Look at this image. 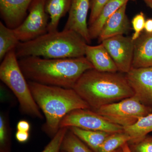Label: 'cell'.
<instances>
[{
	"label": "cell",
	"mask_w": 152,
	"mask_h": 152,
	"mask_svg": "<svg viewBox=\"0 0 152 152\" xmlns=\"http://www.w3.org/2000/svg\"><path fill=\"white\" fill-rule=\"evenodd\" d=\"M18 61L28 81L66 88H73L85 72L94 69L85 56L60 59L30 56L20 58Z\"/></svg>",
	"instance_id": "obj_1"
},
{
	"label": "cell",
	"mask_w": 152,
	"mask_h": 152,
	"mask_svg": "<svg viewBox=\"0 0 152 152\" xmlns=\"http://www.w3.org/2000/svg\"><path fill=\"white\" fill-rule=\"evenodd\" d=\"M73 89L94 111L102 106L134 96L125 75L99 72L94 69L85 72Z\"/></svg>",
	"instance_id": "obj_2"
},
{
	"label": "cell",
	"mask_w": 152,
	"mask_h": 152,
	"mask_svg": "<svg viewBox=\"0 0 152 152\" xmlns=\"http://www.w3.org/2000/svg\"><path fill=\"white\" fill-rule=\"evenodd\" d=\"M36 103L45 118L43 130L53 137L60 129V125L66 115L72 111L89 109L88 104L74 89L47 86L28 82Z\"/></svg>",
	"instance_id": "obj_3"
},
{
	"label": "cell",
	"mask_w": 152,
	"mask_h": 152,
	"mask_svg": "<svg viewBox=\"0 0 152 152\" xmlns=\"http://www.w3.org/2000/svg\"><path fill=\"white\" fill-rule=\"evenodd\" d=\"M87 42L70 30L48 32L32 40L20 42L15 49L17 58L39 57L48 59L85 56Z\"/></svg>",
	"instance_id": "obj_4"
},
{
	"label": "cell",
	"mask_w": 152,
	"mask_h": 152,
	"mask_svg": "<svg viewBox=\"0 0 152 152\" xmlns=\"http://www.w3.org/2000/svg\"><path fill=\"white\" fill-rule=\"evenodd\" d=\"M18 58L15 49L6 55L0 65V79L13 93L23 113L42 119L43 116L33 98Z\"/></svg>",
	"instance_id": "obj_5"
},
{
	"label": "cell",
	"mask_w": 152,
	"mask_h": 152,
	"mask_svg": "<svg viewBox=\"0 0 152 152\" xmlns=\"http://www.w3.org/2000/svg\"><path fill=\"white\" fill-rule=\"evenodd\" d=\"M95 112L123 128L134 124L152 113V107L142 103L134 96L101 107Z\"/></svg>",
	"instance_id": "obj_6"
},
{
	"label": "cell",
	"mask_w": 152,
	"mask_h": 152,
	"mask_svg": "<svg viewBox=\"0 0 152 152\" xmlns=\"http://www.w3.org/2000/svg\"><path fill=\"white\" fill-rule=\"evenodd\" d=\"M71 127L109 133L124 131V128L121 126L110 122L100 114L89 109L75 110L66 115L61 121L60 128Z\"/></svg>",
	"instance_id": "obj_7"
},
{
	"label": "cell",
	"mask_w": 152,
	"mask_h": 152,
	"mask_svg": "<svg viewBox=\"0 0 152 152\" xmlns=\"http://www.w3.org/2000/svg\"><path fill=\"white\" fill-rule=\"evenodd\" d=\"M29 14L14 32L20 42L32 40L48 32L49 15L45 8V0H33Z\"/></svg>",
	"instance_id": "obj_8"
},
{
	"label": "cell",
	"mask_w": 152,
	"mask_h": 152,
	"mask_svg": "<svg viewBox=\"0 0 152 152\" xmlns=\"http://www.w3.org/2000/svg\"><path fill=\"white\" fill-rule=\"evenodd\" d=\"M110 56L118 72L126 74L132 68L134 41L132 37L119 35L102 42Z\"/></svg>",
	"instance_id": "obj_9"
},
{
	"label": "cell",
	"mask_w": 152,
	"mask_h": 152,
	"mask_svg": "<svg viewBox=\"0 0 152 152\" xmlns=\"http://www.w3.org/2000/svg\"><path fill=\"white\" fill-rule=\"evenodd\" d=\"M125 76L134 96L143 104L152 107V67L132 68Z\"/></svg>",
	"instance_id": "obj_10"
},
{
	"label": "cell",
	"mask_w": 152,
	"mask_h": 152,
	"mask_svg": "<svg viewBox=\"0 0 152 152\" xmlns=\"http://www.w3.org/2000/svg\"><path fill=\"white\" fill-rule=\"evenodd\" d=\"M90 7L91 0H72L67 21L64 29L77 33L88 44L91 43V41L87 23V17Z\"/></svg>",
	"instance_id": "obj_11"
},
{
	"label": "cell",
	"mask_w": 152,
	"mask_h": 152,
	"mask_svg": "<svg viewBox=\"0 0 152 152\" xmlns=\"http://www.w3.org/2000/svg\"><path fill=\"white\" fill-rule=\"evenodd\" d=\"M33 0H0V13L8 27L15 28L26 18Z\"/></svg>",
	"instance_id": "obj_12"
},
{
	"label": "cell",
	"mask_w": 152,
	"mask_h": 152,
	"mask_svg": "<svg viewBox=\"0 0 152 152\" xmlns=\"http://www.w3.org/2000/svg\"><path fill=\"white\" fill-rule=\"evenodd\" d=\"M127 4L123 5L106 21L98 37L99 42L115 36L124 35L128 32L130 25L126 13Z\"/></svg>",
	"instance_id": "obj_13"
},
{
	"label": "cell",
	"mask_w": 152,
	"mask_h": 152,
	"mask_svg": "<svg viewBox=\"0 0 152 152\" xmlns=\"http://www.w3.org/2000/svg\"><path fill=\"white\" fill-rule=\"evenodd\" d=\"M85 57L94 69L103 72H117L116 66L102 43L96 46L87 45Z\"/></svg>",
	"instance_id": "obj_14"
},
{
	"label": "cell",
	"mask_w": 152,
	"mask_h": 152,
	"mask_svg": "<svg viewBox=\"0 0 152 152\" xmlns=\"http://www.w3.org/2000/svg\"><path fill=\"white\" fill-rule=\"evenodd\" d=\"M152 67V33H143L134 41L132 68Z\"/></svg>",
	"instance_id": "obj_15"
},
{
	"label": "cell",
	"mask_w": 152,
	"mask_h": 152,
	"mask_svg": "<svg viewBox=\"0 0 152 152\" xmlns=\"http://www.w3.org/2000/svg\"><path fill=\"white\" fill-rule=\"evenodd\" d=\"M72 0H45V8L50 18L48 32L58 31L60 20L69 11Z\"/></svg>",
	"instance_id": "obj_16"
},
{
	"label": "cell",
	"mask_w": 152,
	"mask_h": 152,
	"mask_svg": "<svg viewBox=\"0 0 152 152\" xmlns=\"http://www.w3.org/2000/svg\"><path fill=\"white\" fill-rule=\"evenodd\" d=\"M129 0H110L102 9L99 15L91 25L88 26L91 39L99 37L103 26L110 17Z\"/></svg>",
	"instance_id": "obj_17"
},
{
	"label": "cell",
	"mask_w": 152,
	"mask_h": 152,
	"mask_svg": "<svg viewBox=\"0 0 152 152\" xmlns=\"http://www.w3.org/2000/svg\"><path fill=\"white\" fill-rule=\"evenodd\" d=\"M69 129L95 152H97L106 138L112 134L102 131L87 130L77 127Z\"/></svg>",
	"instance_id": "obj_18"
},
{
	"label": "cell",
	"mask_w": 152,
	"mask_h": 152,
	"mask_svg": "<svg viewBox=\"0 0 152 152\" xmlns=\"http://www.w3.org/2000/svg\"><path fill=\"white\" fill-rule=\"evenodd\" d=\"M132 140L128 143L140 140L152 132V113L139 119L134 124L124 127Z\"/></svg>",
	"instance_id": "obj_19"
},
{
	"label": "cell",
	"mask_w": 152,
	"mask_h": 152,
	"mask_svg": "<svg viewBox=\"0 0 152 152\" xmlns=\"http://www.w3.org/2000/svg\"><path fill=\"white\" fill-rule=\"evenodd\" d=\"M20 41L17 37L14 29L8 27L0 22V60L2 61L6 55L15 49Z\"/></svg>",
	"instance_id": "obj_20"
},
{
	"label": "cell",
	"mask_w": 152,
	"mask_h": 152,
	"mask_svg": "<svg viewBox=\"0 0 152 152\" xmlns=\"http://www.w3.org/2000/svg\"><path fill=\"white\" fill-rule=\"evenodd\" d=\"M132 138L124 131L112 133L104 140L97 152H115Z\"/></svg>",
	"instance_id": "obj_21"
},
{
	"label": "cell",
	"mask_w": 152,
	"mask_h": 152,
	"mask_svg": "<svg viewBox=\"0 0 152 152\" xmlns=\"http://www.w3.org/2000/svg\"><path fill=\"white\" fill-rule=\"evenodd\" d=\"M61 150L66 152H92L69 129L63 140Z\"/></svg>",
	"instance_id": "obj_22"
},
{
	"label": "cell",
	"mask_w": 152,
	"mask_h": 152,
	"mask_svg": "<svg viewBox=\"0 0 152 152\" xmlns=\"http://www.w3.org/2000/svg\"><path fill=\"white\" fill-rule=\"evenodd\" d=\"M10 128L8 120L3 113L0 115V149L1 152H9L10 149Z\"/></svg>",
	"instance_id": "obj_23"
},
{
	"label": "cell",
	"mask_w": 152,
	"mask_h": 152,
	"mask_svg": "<svg viewBox=\"0 0 152 152\" xmlns=\"http://www.w3.org/2000/svg\"><path fill=\"white\" fill-rule=\"evenodd\" d=\"M68 128H61L42 152H59Z\"/></svg>",
	"instance_id": "obj_24"
},
{
	"label": "cell",
	"mask_w": 152,
	"mask_h": 152,
	"mask_svg": "<svg viewBox=\"0 0 152 152\" xmlns=\"http://www.w3.org/2000/svg\"><path fill=\"white\" fill-rule=\"evenodd\" d=\"M128 143L132 152H152V136Z\"/></svg>",
	"instance_id": "obj_25"
},
{
	"label": "cell",
	"mask_w": 152,
	"mask_h": 152,
	"mask_svg": "<svg viewBox=\"0 0 152 152\" xmlns=\"http://www.w3.org/2000/svg\"><path fill=\"white\" fill-rule=\"evenodd\" d=\"M146 20L143 13L140 12L133 18L132 21V26L134 33L132 37L133 41L135 40L141 35L145 29Z\"/></svg>",
	"instance_id": "obj_26"
},
{
	"label": "cell",
	"mask_w": 152,
	"mask_h": 152,
	"mask_svg": "<svg viewBox=\"0 0 152 152\" xmlns=\"http://www.w3.org/2000/svg\"><path fill=\"white\" fill-rule=\"evenodd\" d=\"M110 0H91V14L88 21V26L98 18L102 9Z\"/></svg>",
	"instance_id": "obj_27"
},
{
	"label": "cell",
	"mask_w": 152,
	"mask_h": 152,
	"mask_svg": "<svg viewBox=\"0 0 152 152\" xmlns=\"http://www.w3.org/2000/svg\"><path fill=\"white\" fill-rule=\"evenodd\" d=\"M17 140L21 143L25 142L28 140L29 134L28 132L18 131L15 134Z\"/></svg>",
	"instance_id": "obj_28"
},
{
	"label": "cell",
	"mask_w": 152,
	"mask_h": 152,
	"mask_svg": "<svg viewBox=\"0 0 152 152\" xmlns=\"http://www.w3.org/2000/svg\"><path fill=\"white\" fill-rule=\"evenodd\" d=\"M29 123L25 120H21L19 121L17 125V129L18 131L22 132H28L30 129Z\"/></svg>",
	"instance_id": "obj_29"
},
{
	"label": "cell",
	"mask_w": 152,
	"mask_h": 152,
	"mask_svg": "<svg viewBox=\"0 0 152 152\" xmlns=\"http://www.w3.org/2000/svg\"><path fill=\"white\" fill-rule=\"evenodd\" d=\"M145 32L151 34L152 33V19L146 20L145 26Z\"/></svg>",
	"instance_id": "obj_30"
},
{
	"label": "cell",
	"mask_w": 152,
	"mask_h": 152,
	"mask_svg": "<svg viewBox=\"0 0 152 152\" xmlns=\"http://www.w3.org/2000/svg\"><path fill=\"white\" fill-rule=\"evenodd\" d=\"M121 148L123 152H132L128 143L123 145Z\"/></svg>",
	"instance_id": "obj_31"
},
{
	"label": "cell",
	"mask_w": 152,
	"mask_h": 152,
	"mask_svg": "<svg viewBox=\"0 0 152 152\" xmlns=\"http://www.w3.org/2000/svg\"><path fill=\"white\" fill-rule=\"evenodd\" d=\"M147 5L150 7L152 10V0H144Z\"/></svg>",
	"instance_id": "obj_32"
},
{
	"label": "cell",
	"mask_w": 152,
	"mask_h": 152,
	"mask_svg": "<svg viewBox=\"0 0 152 152\" xmlns=\"http://www.w3.org/2000/svg\"><path fill=\"white\" fill-rule=\"evenodd\" d=\"M115 152H123L121 148L119 149L118 150H117L116 151H115Z\"/></svg>",
	"instance_id": "obj_33"
},
{
	"label": "cell",
	"mask_w": 152,
	"mask_h": 152,
	"mask_svg": "<svg viewBox=\"0 0 152 152\" xmlns=\"http://www.w3.org/2000/svg\"><path fill=\"white\" fill-rule=\"evenodd\" d=\"M61 152H66L64 151H62Z\"/></svg>",
	"instance_id": "obj_34"
}]
</instances>
